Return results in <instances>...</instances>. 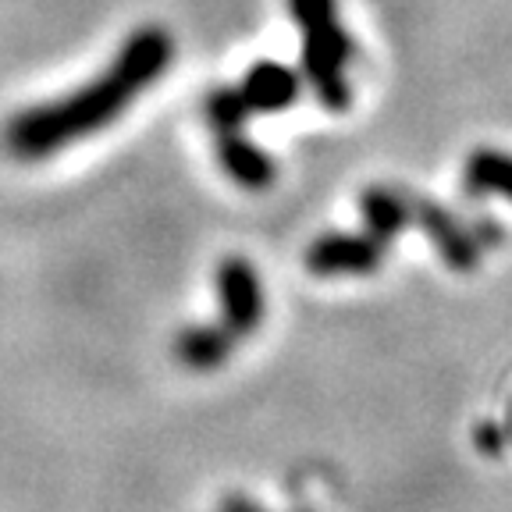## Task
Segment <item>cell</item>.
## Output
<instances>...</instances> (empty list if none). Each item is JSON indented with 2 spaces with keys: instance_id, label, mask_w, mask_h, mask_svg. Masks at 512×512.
I'll return each mask as SVG.
<instances>
[{
  "instance_id": "obj_1",
  "label": "cell",
  "mask_w": 512,
  "mask_h": 512,
  "mask_svg": "<svg viewBox=\"0 0 512 512\" xmlns=\"http://www.w3.org/2000/svg\"><path fill=\"white\" fill-rule=\"evenodd\" d=\"M164 61H168L164 32H143V36L128 43L118 68H111L104 79H96L86 93L68 96L64 104H54L47 111L18 118L11 125V146L22 157H43V153L57 150V146H68V139L93 132L107 118H114L164 68Z\"/></svg>"
}]
</instances>
